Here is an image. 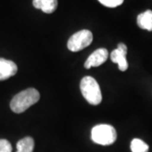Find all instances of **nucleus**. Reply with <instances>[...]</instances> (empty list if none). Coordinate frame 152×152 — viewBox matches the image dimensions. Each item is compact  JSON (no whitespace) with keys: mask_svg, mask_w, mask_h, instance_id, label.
<instances>
[{"mask_svg":"<svg viewBox=\"0 0 152 152\" xmlns=\"http://www.w3.org/2000/svg\"><path fill=\"white\" fill-rule=\"evenodd\" d=\"M127 53L123 52L119 49H115L111 53V60L118 64V69L121 71H126L128 69L129 64L126 59Z\"/></svg>","mask_w":152,"mask_h":152,"instance_id":"6e6552de","label":"nucleus"},{"mask_svg":"<svg viewBox=\"0 0 152 152\" xmlns=\"http://www.w3.org/2000/svg\"><path fill=\"white\" fill-rule=\"evenodd\" d=\"M40 99L37 90L29 88L15 95L10 102L11 110L15 113H22L30 107L36 104Z\"/></svg>","mask_w":152,"mask_h":152,"instance_id":"f257e3e1","label":"nucleus"},{"mask_svg":"<svg viewBox=\"0 0 152 152\" xmlns=\"http://www.w3.org/2000/svg\"><path fill=\"white\" fill-rule=\"evenodd\" d=\"M17 70L18 67L15 63L0 58V80H5L15 75Z\"/></svg>","mask_w":152,"mask_h":152,"instance_id":"423d86ee","label":"nucleus"},{"mask_svg":"<svg viewBox=\"0 0 152 152\" xmlns=\"http://www.w3.org/2000/svg\"><path fill=\"white\" fill-rule=\"evenodd\" d=\"M108 58V51L106 48L96 49L93 52L85 63V68L90 69L91 67H98L105 63Z\"/></svg>","mask_w":152,"mask_h":152,"instance_id":"39448f33","label":"nucleus"},{"mask_svg":"<svg viewBox=\"0 0 152 152\" xmlns=\"http://www.w3.org/2000/svg\"><path fill=\"white\" fill-rule=\"evenodd\" d=\"M33 6L44 13L52 14L58 7V0H33Z\"/></svg>","mask_w":152,"mask_h":152,"instance_id":"0eeeda50","label":"nucleus"},{"mask_svg":"<svg viewBox=\"0 0 152 152\" xmlns=\"http://www.w3.org/2000/svg\"><path fill=\"white\" fill-rule=\"evenodd\" d=\"M102 4L108 8H115L121 5L124 3V0H98Z\"/></svg>","mask_w":152,"mask_h":152,"instance_id":"f8f14e48","label":"nucleus"},{"mask_svg":"<svg viewBox=\"0 0 152 152\" xmlns=\"http://www.w3.org/2000/svg\"><path fill=\"white\" fill-rule=\"evenodd\" d=\"M91 140L98 145H109L116 141L117 132L111 125H96L91 130Z\"/></svg>","mask_w":152,"mask_h":152,"instance_id":"7ed1b4c3","label":"nucleus"},{"mask_svg":"<svg viewBox=\"0 0 152 152\" xmlns=\"http://www.w3.org/2000/svg\"><path fill=\"white\" fill-rule=\"evenodd\" d=\"M80 86L83 96L89 103L96 106L102 102V91L97 81L94 78L91 76L84 77Z\"/></svg>","mask_w":152,"mask_h":152,"instance_id":"f03ea898","label":"nucleus"},{"mask_svg":"<svg viewBox=\"0 0 152 152\" xmlns=\"http://www.w3.org/2000/svg\"><path fill=\"white\" fill-rule=\"evenodd\" d=\"M34 140L31 137H26L17 143V152H33Z\"/></svg>","mask_w":152,"mask_h":152,"instance_id":"9d476101","label":"nucleus"},{"mask_svg":"<svg viewBox=\"0 0 152 152\" xmlns=\"http://www.w3.org/2000/svg\"><path fill=\"white\" fill-rule=\"evenodd\" d=\"M92 41L93 35L91 31L88 30H82L75 33L69 39L67 47L71 52H79L90 46Z\"/></svg>","mask_w":152,"mask_h":152,"instance_id":"20e7f679","label":"nucleus"},{"mask_svg":"<svg viewBox=\"0 0 152 152\" xmlns=\"http://www.w3.org/2000/svg\"><path fill=\"white\" fill-rule=\"evenodd\" d=\"M131 151L132 152H148L149 146L145 142L140 139H134L131 142Z\"/></svg>","mask_w":152,"mask_h":152,"instance_id":"9b49d317","label":"nucleus"},{"mask_svg":"<svg viewBox=\"0 0 152 152\" xmlns=\"http://www.w3.org/2000/svg\"><path fill=\"white\" fill-rule=\"evenodd\" d=\"M0 152H12L11 144L6 140H0Z\"/></svg>","mask_w":152,"mask_h":152,"instance_id":"ddd939ff","label":"nucleus"},{"mask_svg":"<svg viewBox=\"0 0 152 152\" xmlns=\"http://www.w3.org/2000/svg\"><path fill=\"white\" fill-rule=\"evenodd\" d=\"M137 24L139 27L143 30H147L149 31H152V11L146 10L145 12L140 14L137 17Z\"/></svg>","mask_w":152,"mask_h":152,"instance_id":"1a4fd4ad","label":"nucleus"}]
</instances>
